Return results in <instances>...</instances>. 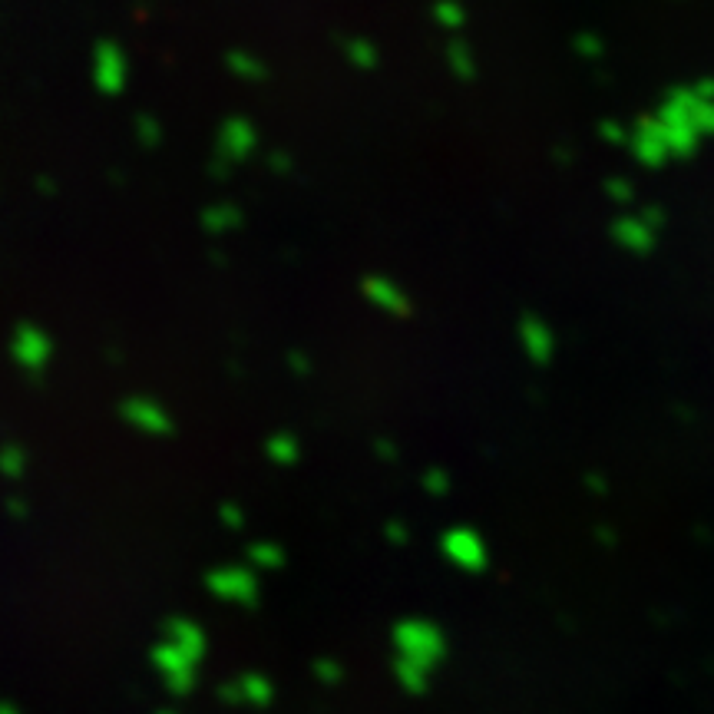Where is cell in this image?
Returning <instances> with one entry per match:
<instances>
[{"mask_svg": "<svg viewBox=\"0 0 714 714\" xmlns=\"http://www.w3.org/2000/svg\"><path fill=\"white\" fill-rule=\"evenodd\" d=\"M440 556L450 562L453 569L470 572V576H480L490 566V549H486V539L476 533L473 526H450L440 533Z\"/></svg>", "mask_w": 714, "mask_h": 714, "instance_id": "7a4b0ae2", "label": "cell"}, {"mask_svg": "<svg viewBox=\"0 0 714 714\" xmlns=\"http://www.w3.org/2000/svg\"><path fill=\"white\" fill-rule=\"evenodd\" d=\"M599 136L605 139V143L625 146V143H629V126H622V123H615V119H609V123L599 126Z\"/></svg>", "mask_w": 714, "mask_h": 714, "instance_id": "5bb4252c", "label": "cell"}, {"mask_svg": "<svg viewBox=\"0 0 714 714\" xmlns=\"http://www.w3.org/2000/svg\"><path fill=\"white\" fill-rule=\"evenodd\" d=\"M361 291H364V298L371 301L377 311H384L387 318H407L410 311H414V305H410V295L397 285L394 278L371 275V278H364Z\"/></svg>", "mask_w": 714, "mask_h": 714, "instance_id": "8992f818", "label": "cell"}, {"mask_svg": "<svg viewBox=\"0 0 714 714\" xmlns=\"http://www.w3.org/2000/svg\"><path fill=\"white\" fill-rule=\"evenodd\" d=\"M272 457H275V460H281V463H291V460L298 457L295 440H291V437H278V440L272 443Z\"/></svg>", "mask_w": 714, "mask_h": 714, "instance_id": "9a60e30c", "label": "cell"}, {"mask_svg": "<svg viewBox=\"0 0 714 714\" xmlns=\"http://www.w3.org/2000/svg\"><path fill=\"white\" fill-rule=\"evenodd\" d=\"M589 486H592V490H599V493L609 490V486H605V483L599 480V473H592V476H589Z\"/></svg>", "mask_w": 714, "mask_h": 714, "instance_id": "44dd1931", "label": "cell"}, {"mask_svg": "<svg viewBox=\"0 0 714 714\" xmlns=\"http://www.w3.org/2000/svg\"><path fill=\"white\" fill-rule=\"evenodd\" d=\"M394 678H397V685L407 691V695H427L430 681H434V675H430V672H424V668H417V665H410V662H400V658H394Z\"/></svg>", "mask_w": 714, "mask_h": 714, "instance_id": "ba28073f", "label": "cell"}, {"mask_svg": "<svg viewBox=\"0 0 714 714\" xmlns=\"http://www.w3.org/2000/svg\"><path fill=\"white\" fill-rule=\"evenodd\" d=\"M638 215H642V219L648 222V225H652V229L658 232V229H662V225H665V212L662 209H658V205H648V209L645 212H638Z\"/></svg>", "mask_w": 714, "mask_h": 714, "instance_id": "2e32d148", "label": "cell"}, {"mask_svg": "<svg viewBox=\"0 0 714 714\" xmlns=\"http://www.w3.org/2000/svg\"><path fill=\"white\" fill-rule=\"evenodd\" d=\"M612 242L629 255H648L658 245V232L638 212H625L612 219Z\"/></svg>", "mask_w": 714, "mask_h": 714, "instance_id": "5b68a950", "label": "cell"}, {"mask_svg": "<svg viewBox=\"0 0 714 714\" xmlns=\"http://www.w3.org/2000/svg\"><path fill=\"white\" fill-rule=\"evenodd\" d=\"M344 57H348L354 67H361V70H371L374 63H377V47L371 40H361V37H354L344 43Z\"/></svg>", "mask_w": 714, "mask_h": 714, "instance_id": "30bf717a", "label": "cell"}, {"mask_svg": "<svg viewBox=\"0 0 714 714\" xmlns=\"http://www.w3.org/2000/svg\"><path fill=\"white\" fill-rule=\"evenodd\" d=\"M691 86H695V93H698V96H705V100H714V80H711V77L698 80V83H691Z\"/></svg>", "mask_w": 714, "mask_h": 714, "instance_id": "d6986e66", "label": "cell"}, {"mask_svg": "<svg viewBox=\"0 0 714 714\" xmlns=\"http://www.w3.org/2000/svg\"><path fill=\"white\" fill-rule=\"evenodd\" d=\"M318 672H321L324 678H328V681H338V678H341V672H338V668H334V665H328V662H324V665H318Z\"/></svg>", "mask_w": 714, "mask_h": 714, "instance_id": "ffe728a7", "label": "cell"}, {"mask_svg": "<svg viewBox=\"0 0 714 714\" xmlns=\"http://www.w3.org/2000/svg\"><path fill=\"white\" fill-rule=\"evenodd\" d=\"M519 351H523L533 364H549L556 357V331L539 318V315H523L516 324Z\"/></svg>", "mask_w": 714, "mask_h": 714, "instance_id": "277c9868", "label": "cell"}, {"mask_svg": "<svg viewBox=\"0 0 714 714\" xmlns=\"http://www.w3.org/2000/svg\"><path fill=\"white\" fill-rule=\"evenodd\" d=\"M377 457H381V460H397L400 457L397 443L394 440H377Z\"/></svg>", "mask_w": 714, "mask_h": 714, "instance_id": "e0dca14e", "label": "cell"}, {"mask_svg": "<svg viewBox=\"0 0 714 714\" xmlns=\"http://www.w3.org/2000/svg\"><path fill=\"white\" fill-rule=\"evenodd\" d=\"M447 67H450V73L457 80H463V83H470L476 73H480V63H476V53L467 47V43L463 40H450L447 43Z\"/></svg>", "mask_w": 714, "mask_h": 714, "instance_id": "52a82bcc", "label": "cell"}, {"mask_svg": "<svg viewBox=\"0 0 714 714\" xmlns=\"http://www.w3.org/2000/svg\"><path fill=\"white\" fill-rule=\"evenodd\" d=\"M387 539H391V543H407V526L404 523H391V526H387Z\"/></svg>", "mask_w": 714, "mask_h": 714, "instance_id": "ac0fdd59", "label": "cell"}, {"mask_svg": "<svg viewBox=\"0 0 714 714\" xmlns=\"http://www.w3.org/2000/svg\"><path fill=\"white\" fill-rule=\"evenodd\" d=\"M572 50H576L582 60H602L605 40L599 34H592V30H582V34H576V40H572Z\"/></svg>", "mask_w": 714, "mask_h": 714, "instance_id": "7c38bea8", "label": "cell"}, {"mask_svg": "<svg viewBox=\"0 0 714 714\" xmlns=\"http://www.w3.org/2000/svg\"><path fill=\"white\" fill-rule=\"evenodd\" d=\"M420 486H424V493H430L434 500H443V496H450L453 490V476L443 467H430L420 476Z\"/></svg>", "mask_w": 714, "mask_h": 714, "instance_id": "8fae6325", "label": "cell"}, {"mask_svg": "<svg viewBox=\"0 0 714 714\" xmlns=\"http://www.w3.org/2000/svg\"><path fill=\"white\" fill-rule=\"evenodd\" d=\"M714 136V103H711V110H708V123H705V139Z\"/></svg>", "mask_w": 714, "mask_h": 714, "instance_id": "7402d4cb", "label": "cell"}, {"mask_svg": "<svg viewBox=\"0 0 714 714\" xmlns=\"http://www.w3.org/2000/svg\"><path fill=\"white\" fill-rule=\"evenodd\" d=\"M625 146L632 149V156L642 162L645 169H658V166H665V162L672 159L668 143H665V129L655 119V113L635 119V126H629V143Z\"/></svg>", "mask_w": 714, "mask_h": 714, "instance_id": "3957f363", "label": "cell"}, {"mask_svg": "<svg viewBox=\"0 0 714 714\" xmlns=\"http://www.w3.org/2000/svg\"><path fill=\"white\" fill-rule=\"evenodd\" d=\"M391 642H394V652H397L394 658L424 668V672H430V675H434L450 655L447 632H443L434 619H417V615L414 619H400L394 625Z\"/></svg>", "mask_w": 714, "mask_h": 714, "instance_id": "6da1fadb", "label": "cell"}, {"mask_svg": "<svg viewBox=\"0 0 714 714\" xmlns=\"http://www.w3.org/2000/svg\"><path fill=\"white\" fill-rule=\"evenodd\" d=\"M553 156H556V159L562 162V166H566V162L572 159V153H569V149H559V153H553Z\"/></svg>", "mask_w": 714, "mask_h": 714, "instance_id": "603a6c76", "label": "cell"}, {"mask_svg": "<svg viewBox=\"0 0 714 714\" xmlns=\"http://www.w3.org/2000/svg\"><path fill=\"white\" fill-rule=\"evenodd\" d=\"M430 17H434V24L440 30H447V34H457L460 27H467V10H463L460 0H437V4L430 7Z\"/></svg>", "mask_w": 714, "mask_h": 714, "instance_id": "9c48e42d", "label": "cell"}, {"mask_svg": "<svg viewBox=\"0 0 714 714\" xmlns=\"http://www.w3.org/2000/svg\"><path fill=\"white\" fill-rule=\"evenodd\" d=\"M605 196H609L615 205H629V202H635V186L629 179H609L605 182Z\"/></svg>", "mask_w": 714, "mask_h": 714, "instance_id": "4fadbf2b", "label": "cell"}]
</instances>
